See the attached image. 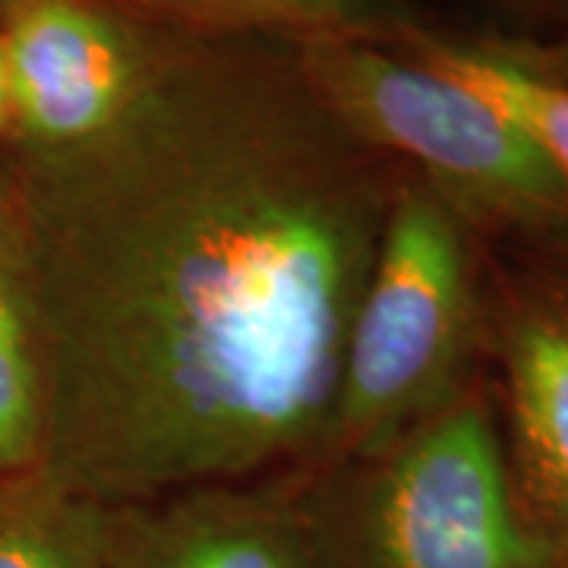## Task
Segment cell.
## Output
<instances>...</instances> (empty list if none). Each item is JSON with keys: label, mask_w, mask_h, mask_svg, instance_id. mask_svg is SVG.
<instances>
[{"label": "cell", "mask_w": 568, "mask_h": 568, "mask_svg": "<svg viewBox=\"0 0 568 568\" xmlns=\"http://www.w3.org/2000/svg\"><path fill=\"white\" fill-rule=\"evenodd\" d=\"M44 364L39 304L13 171L0 178V477L41 467Z\"/></svg>", "instance_id": "obj_8"}, {"label": "cell", "mask_w": 568, "mask_h": 568, "mask_svg": "<svg viewBox=\"0 0 568 568\" xmlns=\"http://www.w3.org/2000/svg\"><path fill=\"white\" fill-rule=\"evenodd\" d=\"M0 568H111L108 506L44 467L0 477Z\"/></svg>", "instance_id": "obj_10"}, {"label": "cell", "mask_w": 568, "mask_h": 568, "mask_svg": "<svg viewBox=\"0 0 568 568\" xmlns=\"http://www.w3.org/2000/svg\"><path fill=\"white\" fill-rule=\"evenodd\" d=\"M284 484L316 568H562L477 386L388 446Z\"/></svg>", "instance_id": "obj_2"}, {"label": "cell", "mask_w": 568, "mask_h": 568, "mask_svg": "<svg viewBox=\"0 0 568 568\" xmlns=\"http://www.w3.org/2000/svg\"><path fill=\"white\" fill-rule=\"evenodd\" d=\"M13 121L26 152L95 140L136 102L174 39L118 0H0Z\"/></svg>", "instance_id": "obj_5"}, {"label": "cell", "mask_w": 568, "mask_h": 568, "mask_svg": "<svg viewBox=\"0 0 568 568\" xmlns=\"http://www.w3.org/2000/svg\"><path fill=\"white\" fill-rule=\"evenodd\" d=\"M17 121H13V95H10V73H7V54H3V39H0V136L13 140Z\"/></svg>", "instance_id": "obj_12"}, {"label": "cell", "mask_w": 568, "mask_h": 568, "mask_svg": "<svg viewBox=\"0 0 568 568\" xmlns=\"http://www.w3.org/2000/svg\"><path fill=\"white\" fill-rule=\"evenodd\" d=\"M402 51L429 63L503 111L547 155L568 186V82L540 73L493 44L448 41L420 29H402Z\"/></svg>", "instance_id": "obj_9"}, {"label": "cell", "mask_w": 568, "mask_h": 568, "mask_svg": "<svg viewBox=\"0 0 568 568\" xmlns=\"http://www.w3.org/2000/svg\"><path fill=\"white\" fill-rule=\"evenodd\" d=\"M467 231L420 178L398 171L316 467L388 446L470 386L484 310Z\"/></svg>", "instance_id": "obj_3"}, {"label": "cell", "mask_w": 568, "mask_h": 568, "mask_svg": "<svg viewBox=\"0 0 568 568\" xmlns=\"http://www.w3.org/2000/svg\"><path fill=\"white\" fill-rule=\"evenodd\" d=\"M142 20L200 39L301 41L369 36L379 0H118Z\"/></svg>", "instance_id": "obj_11"}, {"label": "cell", "mask_w": 568, "mask_h": 568, "mask_svg": "<svg viewBox=\"0 0 568 568\" xmlns=\"http://www.w3.org/2000/svg\"><path fill=\"white\" fill-rule=\"evenodd\" d=\"M398 171L291 41L183 32L95 140L22 149L41 467L104 506L313 470Z\"/></svg>", "instance_id": "obj_1"}, {"label": "cell", "mask_w": 568, "mask_h": 568, "mask_svg": "<svg viewBox=\"0 0 568 568\" xmlns=\"http://www.w3.org/2000/svg\"><path fill=\"white\" fill-rule=\"evenodd\" d=\"M549 241L556 244V250H559V253L566 256V263H568V224H566V227H562V231H556V234H552Z\"/></svg>", "instance_id": "obj_13"}, {"label": "cell", "mask_w": 568, "mask_h": 568, "mask_svg": "<svg viewBox=\"0 0 568 568\" xmlns=\"http://www.w3.org/2000/svg\"><path fill=\"white\" fill-rule=\"evenodd\" d=\"M111 568H316L284 480L108 506Z\"/></svg>", "instance_id": "obj_6"}, {"label": "cell", "mask_w": 568, "mask_h": 568, "mask_svg": "<svg viewBox=\"0 0 568 568\" xmlns=\"http://www.w3.org/2000/svg\"><path fill=\"white\" fill-rule=\"evenodd\" d=\"M506 448L537 530L568 566V304L552 294L508 297L496 328Z\"/></svg>", "instance_id": "obj_7"}, {"label": "cell", "mask_w": 568, "mask_h": 568, "mask_svg": "<svg viewBox=\"0 0 568 568\" xmlns=\"http://www.w3.org/2000/svg\"><path fill=\"white\" fill-rule=\"evenodd\" d=\"M566 568H568V566H566Z\"/></svg>", "instance_id": "obj_14"}, {"label": "cell", "mask_w": 568, "mask_h": 568, "mask_svg": "<svg viewBox=\"0 0 568 568\" xmlns=\"http://www.w3.org/2000/svg\"><path fill=\"white\" fill-rule=\"evenodd\" d=\"M291 48L325 111L420 178L467 227L552 237L568 224V186L547 155L467 85L369 36H313Z\"/></svg>", "instance_id": "obj_4"}]
</instances>
